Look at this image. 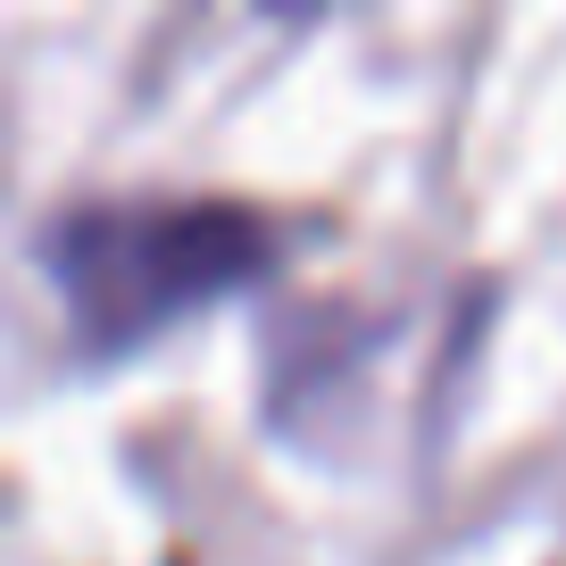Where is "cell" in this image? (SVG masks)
I'll return each mask as SVG.
<instances>
[{
	"instance_id": "obj_1",
	"label": "cell",
	"mask_w": 566,
	"mask_h": 566,
	"mask_svg": "<svg viewBox=\"0 0 566 566\" xmlns=\"http://www.w3.org/2000/svg\"><path fill=\"white\" fill-rule=\"evenodd\" d=\"M34 266L92 350H134L259 275L266 217L217 192H92L34 226Z\"/></svg>"
}]
</instances>
